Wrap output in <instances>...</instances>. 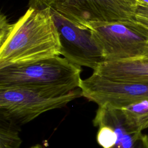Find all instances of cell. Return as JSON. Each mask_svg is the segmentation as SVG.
I'll use <instances>...</instances> for the list:
<instances>
[{
	"instance_id": "1",
	"label": "cell",
	"mask_w": 148,
	"mask_h": 148,
	"mask_svg": "<svg viewBox=\"0 0 148 148\" xmlns=\"http://www.w3.org/2000/svg\"><path fill=\"white\" fill-rule=\"evenodd\" d=\"M61 45L50 6L30 0L25 13L0 45V69L60 56Z\"/></svg>"
},
{
	"instance_id": "2",
	"label": "cell",
	"mask_w": 148,
	"mask_h": 148,
	"mask_svg": "<svg viewBox=\"0 0 148 148\" xmlns=\"http://www.w3.org/2000/svg\"><path fill=\"white\" fill-rule=\"evenodd\" d=\"M81 72V66L60 56L8 66L0 69V89L45 88L69 92L80 88Z\"/></svg>"
},
{
	"instance_id": "3",
	"label": "cell",
	"mask_w": 148,
	"mask_h": 148,
	"mask_svg": "<svg viewBox=\"0 0 148 148\" xmlns=\"http://www.w3.org/2000/svg\"><path fill=\"white\" fill-rule=\"evenodd\" d=\"M81 97L80 88L69 92L45 88L0 89V116L20 126Z\"/></svg>"
},
{
	"instance_id": "4",
	"label": "cell",
	"mask_w": 148,
	"mask_h": 148,
	"mask_svg": "<svg viewBox=\"0 0 148 148\" xmlns=\"http://www.w3.org/2000/svg\"><path fill=\"white\" fill-rule=\"evenodd\" d=\"M105 61L142 57L148 53V27L135 18L89 25Z\"/></svg>"
},
{
	"instance_id": "5",
	"label": "cell",
	"mask_w": 148,
	"mask_h": 148,
	"mask_svg": "<svg viewBox=\"0 0 148 148\" xmlns=\"http://www.w3.org/2000/svg\"><path fill=\"white\" fill-rule=\"evenodd\" d=\"M78 27L134 18L138 0H43Z\"/></svg>"
},
{
	"instance_id": "6",
	"label": "cell",
	"mask_w": 148,
	"mask_h": 148,
	"mask_svg": "<svg viewBox=\"0 0 148 148\" xmlns=\"http://www.w3.org/2000/svg\"><path fill=\"white\" fill-rule=\"evenodd\" d=\"M82 97L98 105L121 109L148 99V84L114 80L93 73L82 80Z\"/></svg>"
},
{
	"instance_id": "7",
	"label": "cell",
	"mask_w": 148,
	"mask_h": 148,
	"mask_svg": "<svg viewBox=\"0 0 148 148\" xmlns=\"http://www.w3.org/2000/svg\"><path fill=\"white\" fill-rule=\"evenodd\" d=\"M50 8L60 36L61 55L73 64L95 70L105 60L90 29L78 27Z\"/></svg>"
},
{
	"instance_id": "8",
	"label": "cell",
	"mask_w": 148,
	"mask_h": 148,
	"mask_svg": "<svg viewBox=\"0 0 148 148\" xmlns=\"http://www.w3.org/2000/svg\"><path fill=\"white\" fill-rule=\"evenodd\" d=\"M93 124L108 125L115 131L116 140L110 148H148V135L129 126L121 109L98 107Z\"/></svg>"
},
{
	"instance_id": "9",
	"label": "cell",
	"mask_w": 148,
	"mask_h": 148,
	"mask_svg": "<svg viewBox=\"0 0 148 148\" xmlns=\"http://www.w3.org/2000/svg\"><path fill=\"white\" fill-rule=\"evenodd\" d=\"M93 71L114 80L148 84V60L143 57L104 61Z\"/></svg>"
},
{
	"instance_id": "10",
	"label": "cell",
	"mask_w": 148,
	"mask_h": 148,
	"mask_svg": "<svg viewBox=\"0 0 148 148\" xmlns=\"http://www.w3.org/2000/svg\"><path fill=\"white\" fill-rule=\"evenodd\" d=\"M121 109L125 121L132 128L142 132L148 128V99Z\"/></svg>"
},
{
	"instance_id": "11",
	"label": "cell",
	"mask_w": 148,
	"mask_h": 148,
	"mask_svg": "<svg viewBox=\"0 0 148 148\" xmlns=\"http://www.w3.org/2000/svg\"><path fill=\"white\" fill-rule=\"evenodd\" d=\"M20 127L0 116V148H20Z\"/></svg>"
},
{
	"instance_id": "12",
	"label": "cell",
	"mask_w": 148,
	"mask_h": 148,
	"mask_svg": "<svg viewBox=\"0 0 148 148\" xmlns=\"http://www.w3.org/2000/svg\"><path fill=\"white\" fill-rule=\"evenodd\" d=\"M97 141L102 148H110L116 140L117 135L110 127L105 125L98 126Z\"/></svg>"
},
{
	"instance_id": "13",
	"label": "cell",
	"mask_w": 148,
	"mask_h": 148,
	"mask_svg": "<svg viewBox=\"0 0 148 148\" xmlns=\"http://www.w3.org/2000/svg\"><path fill=\"white\" fill-rule=\"evenodd\" d=\"M12 28L6 17L2 13L0 15V45H2L9 35Z\"/></svg>"
},
{
	"instance_id": "14",
	"label": "cell",
	"mask_w": 148,
	"mask_h": 148,
	"mask_svg": "<svg viewBox=\"0 0 148 148\" xmlns=\"http://www.w3.org/2000/svg\"><path fill=\"white\" fill-rule=\"evenodd\" d=\"M134 18L148 26V5L138 3L135 8Z\"/></svg>"
},
{
	"instance_id": "15",
	"label": "cell",
	"mask_w": 148,
	"mask_h": 148,
	"mask_svg": "<svg viewBox=\"0 0 148 148\" xmlns=\"http://www.w3.org/2000/svg\"><path fill=\"white\" fill-rule=\"evenodd\" d=\"M138 2H139V3H141L148 5V0H138Z\"/></svg>"
},
{
	"instance_id": "16",
	"label": "cell",
	"mask_w": 148,
	"mask_h": 148,
	"mask_svg": "<svg viewBox=\"0 0 148 148\" xmlns=\"http://www.w3.org/2000/svg\"><path fill=\"white\" fill-rule=\"evenodd\" d=\"M30 148H45V147H43L40 145H34V146L31 147Z\"/></svg>"
},
{
	"instance_id": "17",
	"label": "cell",
	"mask_w": 148,
	"mask_h": 148,
	"mask_svg": "<svg viewBox=\"0 0 148 148\" xmlns=\"http://www.w3.org/2000/svg\"><path fill=\"white\" fill-rule=\"evenodd\" d=\"M146 26H147V25H146ZM148 27V26H147ZM143 57V58H145V59H146V60H148V53L146 55V56H145L144 57Z\"/></svg>"
},
{
	"instance_id": "18",
	"label": "cell",
	"mask_w": 148,
	"mask_h": 148,
	"mask_svg": "<svg viewBox=\"0 0 148 148\" xmlns=\"http://www.w3.org/2000/svg\"></svg>"
}]
</instances>
